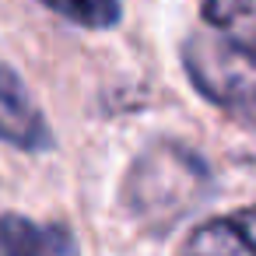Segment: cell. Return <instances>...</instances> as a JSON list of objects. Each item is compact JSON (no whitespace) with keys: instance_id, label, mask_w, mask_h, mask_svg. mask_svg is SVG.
<instances>
[{"instance_id":"1","label":"cell","mask_w":256,"mask_h":256,"mask_svg":"<svg viewBox=\"0 0 256 256\" xmlns=\"http://www.w3.org/2000/svg\"><path fill=\"white\" fill-rule=\"evenodd\" d=\"M210 193V172L200 154L182 144L154 140L134 162L123 182L126 210L151 232H168L193 214Z\"/></svg>"},{"instance_id":"2","label":"cell","mask_w":256,"mask_h":256,"mask_svg":"<svg viewBox=\"0 0 256 256\" xmlns=\"http://www.w3.org/2000/svg\"><path fill=\"white\" fill-rule=\"evenodd\" d=\"M182 64L200 95L256 123V14L235 28L193 32Z\"/></svg>"},{"instance_id":"3","label":"cell","mask_w":256,"mask_h":256,"mask_svg":"<svg viewBox=\"0 0 256 256\" xmlns=\"http://www.w3.org/2000/svg\"><path fill=\"white\" fill-rule=\"evenodd\" d=\"M0 140H8L22 151H46L53 144L50 126L36 102L28 98L22 78L0 64Z\"/></svg>"},{"instance_id":"4","label":"cell","mask_w":256,"mask_h":256,"mask_svg":"<svg viewBox=\"0 0 256 256\" xmlns=\"http://www.w3.org/2000/svg\"><path fill=\"white\" fill-rule=\"evenodd\" d=\"M182 256H256V204L200 224L186 238Z\"/></svg>"},{"instance_id":"5","label":"cell","mask_w":256,"mask_h":256,"mask_svg":"<svg viewBox=\"0 0 256 256\" xmlns=\"http://www.w3.org/2000/svg\"><path fill=\"white\" fill-rule=\"evenodd\" d=\"M0 256H81L64 224H39L22 214L0 218Z\"/></svg>"},{"instance_id":"6","label":"cell","mask_w":256,"mask_h":256,"mask_svg":"<svg viewBox=\"0 0 256 256\" xmlns=\"http://www.w3.org/2000/svg\"><path fill=\"white\" fill-rule=\"evenodd\" d=\"M39 4L81 28H112L123 14L120 0H39Z\"/></svg>"},{"instance_id":"7","label":"cell","mask_w":256,"mask_h":256,"mask_svg":"<svg viewBox=\"0 0 256 256\" xmlns=\"http://www.w3.org/2000/svg\"><path fill=\"white\" fill-rule=\"evenodd\" d=\"M200 14L210 28H235L256 14V0H200Z\"/></svg>"}]
</instances>
